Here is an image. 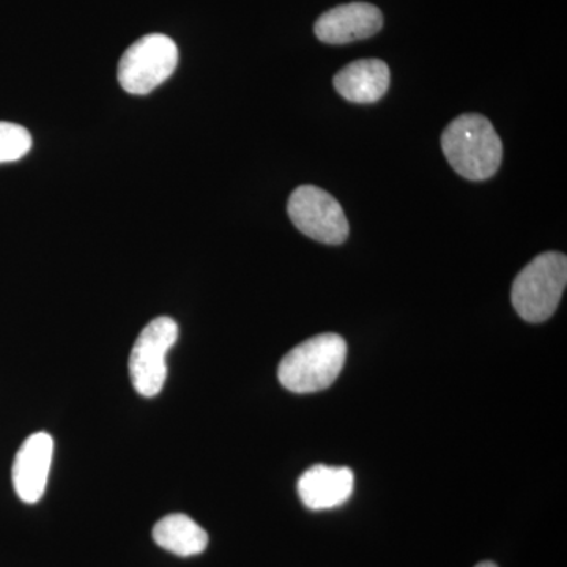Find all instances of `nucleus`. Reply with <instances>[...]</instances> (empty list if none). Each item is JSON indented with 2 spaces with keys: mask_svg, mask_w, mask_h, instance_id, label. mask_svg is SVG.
Listing matches in <instances>:
<instances>
[{
  "mask_svg": "<svg viewBox=\"0 0 567 567\" xmlns=\"http://www.w3.org/2000/svg\"><path fill=\"white\" fill-rule=\"evenodd\" d=\"M442 148L451 167L466 181H487L502 166V140L492 122L475 112L458 115L446 126Z\"/></svg>",
  "mask_w": 567,
  "mask_h": 567,
  "instance_id": "1",
  "label": "nucleus"
},
{
  "mask_svg": "<svg viewBox=\"0 0 567 567\" xmlns=\"http://www.w3.org/2000/svg\"><path fill=\"white\" fill-rule=\"evenodd\" d=\"M347 358L344 338L324 333L306 339L282 358L278 379L286 390L297 394L317 393L336 382Z\"/></svg>",
  "mask_w": 567,
  "mask_h": 567,
  "instance_id": "2",
  "label": "nucleus"
},
{
  "mask_svg": "<svg viewBox=\"0 0 567 567\" xmlns=\"http://www.w3.org/2000/svg\"><path fill=\"white\" fill-rule=\"evenodd\" d=\"M566 284L565 254L543 252L514 279L511 301L525 322L543 323L557 311Z\"/></svg>",
  "mask_w": 567,
  "mask_h": 567,
  "instance_id": "3",
  "label": "nucleus"
},
{
  "mask_svg": "<svg viewBox=\"0 0 567 567\" xmlns=\"http://www.w3.org/2000/svg\"><path fill=\"white\" fill-rule=\"evenodd\" d=\"M178 65V48L163 33H148L123 52L118 82L132 95H147L173 76Z\"/></svg>",
  "mask_w": 567,
  "mask_h": 567,
  "instance_id": "4",
  "label": "nucleus"
},
{
  "mask_svg": "<svg viewBox=\"0 0 567 567\" xmlns=\"http://www.w3.org/2000/svg\"><path fill=\"white\" fill-rule=\"evenodd\" d=\"M290 221L306 237L323 245H342L350 227L342 205L315 185H301L287 203Z\"/></svg>",
  "mask_w": 567,
  "mask_h": 567,
  "instance_id": "5",
  "label": "nucleus"
},
{
  "mask_svg": "<svg viewBox=\"0 0 567 567\" xmlns=\"http://www.w3.org/2000/svg\"><path fill=\"white\" fill-rule=\"evenodd\" d=\"M178 338V324L171 317L152 320L134 342L130 357L133 386L144 398L163 390L167 377L166 357Z\"/></svg>",
  "mask_w": 567,
  "mask_h": 567,
  "instance_id": "6",
  "label": "nucleus"
},
{
  "mask_svg": "<svg viewBox=\"0 0 567 567\" xmlns=\"http://www.w3.org/2000/svg\"><path fill=\"white\" fill-rule=\"evenodd\" d=\"M382 28L383 14L379 7L352 2L324 11L316 21L315 33L322 43L347 44L371 39Z\"/></svg>",
  "mask_w": 567,
  "mask_h": 567,
  "instance_id": "7",
  "label": "nucleus"
},
{
  "mask_svg": "<svg viewBox=\"0 0 567 567\" xmlns=\"http://www.w3.org/2000/svg\"><path fill=\"white\" fill-rule=\"evenodd\" d=\"M54 456V440L47 432L25 439L13 462V486L24 503L33 505L47 491L48 476Z\"/></svg>",
  "mask_w": 567,
  "mask_h": 567,
  "instance_id": "8",
  "label": "nucleus"
},
{
  "mask_svg": "<svg viewBox=\"0 0 567 567\" xmlns=\"http://www.w3.org/2000/svg\"><path fill=\"white\" fill-rule=\"evenodd\" d=\"M297 487L308 509H333L352 496L354 475L347 466L315 465L300 476Z\"/></svg>",
  "mask_w": 567,
  "mask_h": 567,
  "instance_id": "9",
  "label": "nucleus"
},
{
  "mask_svg": "<svg viewBox=\"0 0 567 567\" xmlns=\"http://www.w3.org/2000/svg\"><path fill=\"white\" fill-rule=\"evenodd\" d=\"M390 66L380 59H361L346 65L333 78L336 92L350 103H377L390 89Z\"/></svg>",
  "mask_w": 567,
  "mask_h": 567,
  "instance_id": "10",
  "label": "nucleus"
},
{
  "mask_svg": "<svg viewBox=\"0 0 567 567\" xmlns=\"http://www.w3.org/2000/svg\"><path fill=\"white\" fill-rule=\"evenodd\" d=\"M153 539L164 550L178 557H194L208 546L207 532L185 514L163 517L153 528Z\"/></svg>",
  "mask_w": 567,
  "mask_h": 567,
  "instance_id": "11",
  "label": "nucleus"
},
{
  "mask_svg": "<svg viewBox=\"0 0 567 567\" xmlns=\"http://www.w3.org/2000/svg\"><path fill=\"white\" fill-rule=\"evenodd\" d=\"M32 148V136L18 123L0 122V164L24 158Z\"/></svg>",
  "mask_w": 567,
  "mask_h": 567,
  "instance_id": "12",
  "label": "nucleus"
},
{
  "mask_svg": "<svg viewBox=\"0 0 567 567\" xmlns=\"http://www.w3.org/2000/svg\"><path fill=\"white\" fill-rule=\"evenodd\" d=\"M475 567H498V566H496L495 563H492V561H483V563H480V565H477Z\"/></svg>",
  "mask_w": 567,
  "mask_h": 567,
  "instance_id": "13",
  "label": "nucleus"
}]
</instances>
